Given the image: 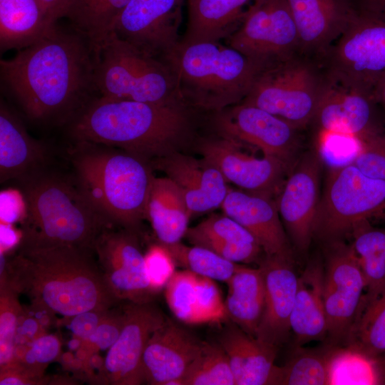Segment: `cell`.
<instances>
[{
  "instance_id": "1",
  "label": "cell",
  "mask_w": 385,
  "mask_h": 385,
  "mask_svg": "<svg viewBox=\"0 0 385 385\" xmlns=\"http://www.w3.org/2000/svg\"><path fill=\"white\" fill-rule=\"evenodd\" d=\"M95 56L87 40L57 24L11 58L1 60L3 86L36 121L69 122L94 97Z\"/></svg>"
},
{
  "instance_id": "2",
  "label": "cell",
  "mask_w": 385,
  "mask_h": 385,
  "mask_svg": "<svg viewBox=\"0 0 385 385\" xmlns=\"http://www.w3.org/2000/svg\"><path fill=\"white\" fill-rule=\"evenodd\" d=\"M16 251L12 256L0 253V282L26 294L32 304L70 317L120 303L108 288L92 250L19 244Z\"/></svg>"
},
{
  "instance_id": "3",
  "label": "cell",
  "mask_w": 385,
  "mask_h": 385,
  "mask_svg": "<svg viewBox=\"0 0 385 385\" xmlns=\"http://www.w3.org/2000/svg\"><path fill=\"white\" fill-rule=\"evenodd\" d=\"M196 112L181 99L147 103L97 96L70 121V130L76 141L156 160L192 135Z\"/></svg>"
},
{
  "instance_id": "4",
  "label": "cell",
  "mask_w": 385,
  "mask_h": 385,
  "mask_svg": "<svg viewBox=\"0 0 385 385\" xmlns=\"http://www.w3.org/2000/svg\"><path fill=\"white\" fill-rule=\"evenodd\" d=\"M26 204L20 244L68 246L93 251L95 242L111 224L78 183L41 170L21 180Z\"/></svg>"
},
{
  "instance_id": "5",
  "label": "cell",
  "mask_w": 385,
  "mask_h": 385,
  "mask_svg": "<svg viewBox=\"0 0 385 385\" xmlns=\"http://www.w3.org/2000/svg\"><path fill=\"white\" fill-rule=\"evenodd\" d=\"M111 148L76 141L72 160L77 183L111 224L136 231L145 219L154 176L148 160Z\"/></svg>"
},
{
  "instance_id": "6",
  "label": "cell",
  "mask_w": 385,
  "mask_h": 385,
  "mask_svg": "<svg viewBox=\"0 0 385 385\" xmlns=\"http://www.w3.org/2000/svg\"><path fill=\"white\" fill-rule=\"evenodd\" d=\"M164 61L182 99L212 114L241 103L259 72L243 54L220 41L180 42Z\"/></svg>"
},
{
  "instance_id": "7",
  "label": "cell",
  "mask_w": 385,
  "mask_h": 385,
  "mask_svg": "<svg viewBox=\"0 0 385 385\" xmlns=\"http://www.w3.org/2000/svg\"><path fill=\"white\" fill-rule=\"evenodd\" d=\"M98 96L147 103L183 100L166 62L119 38L113 31L95 56Z\"/></svg>"
},
{
  "instance_id": "8",
  "label": "cell",
  "mask_w": 385,
  "mask_h": 385,
  "mask_svg": "<svg viewBox=\"0 0 385 385\" xmlns=\"http://www.w3.org/2000/svg\"><path fill=\"white\" fill-rule=\"evenodd\" d=\"M328 86L319 60L298 53L260 71L240 103L263 109L300 130L311 124Z\"/></svg>"
},
{
  "instance_id": "9",
  "label": "cell",
  "mask_w": 385,
  "mask_h": 385,
  "mask_svg": "<svg viewBox=\"0 0 385 385\" xmlns=\"http://www.w3.org/2000/svg\"><path fill=\"white\" fill-rule=\"evenodd\" d=\"M385 217V180L364 174L353 163L332 168L314 222V238L340 240L359 224Z\"/></svg>"
},
{
  "instance_id": "10",
  "label": "cell",
  "mask_w": 385,
  "mask_h": 385,
  "mask_svg": "<svg viewBox=\"0 0 385 385\" xmlns=\"http://www.w3.org/2000/svg\"><path fill=\"white\" fill-rule=\"evenodd\" d=\"M319 61L330 83L373 91L385 73V17L356 12Z\"/></svg>"
},
{
  "instance_id": "11",
  "label": "cell",
  "mask_w": 385,
  "mask_h": 385,
  "mask_svg": "<svg viewBox=\"0 0 385 385\" xmlns=\"http://www.w3.org/2000/svg\"><path fill=\"white\" fill-rule=\"evenodd\" d=\"M225 40L259 71L299 53L297 29L287 0H256L240 26Z\"/></svg>"
},
{
  "instance_id": "12",
  "label": "cell",
  "mask_w": 385,
  "mask_h": 385,
  "mask_svg": "<svg viewBox=\"0 0 385 385\" xmlns=\"http://www.w3.org/2000/svg\"><path fill=\"white\" fill-rule=\"evenodd\" d=\"M323 299L329 344L346 343L354 321L365 280L351 245L342 240L324 244Z\"/></svg>"
},
{
  "instance_id": "13",
  "label": "cell",
  "mask_w": 385,
  "mask_h": 385,
  "mask_svg": "<svg viewBox=\"0 0 385 385\" xmlns=\"http://www.w3.org/2000/svg\"><path fill=\"white\" fill-rule=\"evenodd\" d=\"M109 226L97 237L93 252L103 277L120 302H153V292L146 273L135 231Z\"/></svg>"
},
{
  "instance_id": "14",
  "label": "cell",
  "mask_w": 385,
  "mask_h": 385,
  "mask_svg": "<svg viewBox=\"0 0 385 385\" xmlns=\"http://www.w3.org/2000/svg\"><path fill=\"white\" fill-rule=\"evenodd\" d=\"M124 323L115 342L104 358L96 384L139 385L145 382L143 357L152 334L166 320L153 302H125Z\"/></svg>"
},
{
  "instance_id": "15",
  "label": "cell",
  "mask_w": 385,
  "mask_h": 385,
  "mask_svg": "<svg viewBox=\"0 0 385 385\" xmlns=\"http://www.w3.org/2000/svg\"><path fill=\"white\" fill-rule=\"evenodd\" d=\"M317 149L297 159L276 200L292 247L306 254L314 238V222L319 202L322 157Z\"/></svg>"
},
{
  "instance_id": "16",
  "label": "cell",
  "mask_w": 385,
  "mask_h": 385,
  "mask_svg": "<svg viewBox=\"0 0 385 385\" xmlns=\"http://www.w3.org/2000/svg\"><path fill=\"white\" fill-rule=\"evenodd\" d=\"M184 0H129L114 32L143 52L164 61L180 42Z\"/></svg>"
},
{
  "instance_id": "17",
  "label": "cell",
  "mask_w": 385,
  "mask_h": 385,
  "mask_svg": "<svg viewBox=\"0 0 385 385\" xmlns=\"http://www.w3.org/2000/svg\"><path fill=\"white\" fill-rule=\"evenodd\" d=\"M215 130L278 158L290 168L297 158L299 139L286 120L256 106L237 104L212 114Z\"/></svg>"
},
{
  "instance_id": "18",
  "label": "cell",
  "mask_w": 385,
  "mask_h": 385,
  "mask_svg": "<svg viewBox=\"0 0 385 385\" xmlns=\"http://www.w3.org/2000/svg\"><path fill=\"white\" fill-rule=\"evenodd\" d=\"M216 131V130H215ZM217 136L204 139L200 150L203 158L215 166L227 183L246 192L272 196L283 185L291 168L281 160L257 158L242 150L244 144L216 131Z\"/></svg>"
},
{
  "instance_id": "19",
  "label": "cell",
  "mask_w": 385,
  "mask_h": 385,
  "mask_svg": "<svg viewBox=\"0 0 385 385\" xmlns=\"http://www.w3.org/2000/svg\"><path fill=\"white\" fill-rule=\"evenodd\" d=\"M311 124L319 131L341 133L359 140L385 130L384 118L373 91L329 81Z\"/></svg>"
},
{
  "instance_id": "20",
  "label": "cell",
  "mask_w": 385,
  "mask_h": 385,
  "mask_svg": "<svg viewBox=\"0 0 385 385\" xmlns=\"http://www.w3.org/2000/svg\"><path fill=\"white\" fill-rule=\"evenodd\" d=\"M265 280V305L255 337L275 346L289 334L290 317L297 291L294 260L265 255L258 263Z\"/></svg>"
},
{
  "instance_id": "21",
  "label": "cell",
  "mask_w": 385,
  "mask_h": 385,
  "mask_svg": "<svg viewBox=\"0 0 385 385\" xmlns=\"http://www.w3.org/2000/svg\"><path fill=\"white\" fill-rule=\"evenodd\" d=\"M257 240L265 255L294 260L293 248L272 196L229 189L221 205Z\"/></svg>"
},
{
  "instance_id": "22",
  "label": "cell",
  "mask_w": 385,
  "mask_h": 385,
  "mask_svg": "<svg viewBox=\"0 0 385 385\" xmlns=\"http://www.w3.org/2000/svg\"><path fill=\"white\" fill-rule=\"evenodd\" d=\"M203 342L167 319L150 336L143 357L145 382L179 385Z\"/></svg>"
},
{
  "instance_id": "23",
  "label": "cell",
  "mask_w": 385,
  "mask_h": 385,
  "mask_svg": "<svg viewBox=\"0 0 385 385\" xmlns=\"http://www.w3.org/2000/svg\"><path fill=\"white\" fill-rule=\"evenodd\" d=\"M299 53L318 59L345 30L356 11L351 0H287Z\"/></svg>"
},
{
  "instance_id": "24",
  "label": "cell",
  "mask_w": 385,
  "mask_h": 385,
  "mask_svg": "<svg viewBox=\"0 0 385 385\" xmlns=\"http://www.w3.org/2000/svg\"><path fill=\"white\" fill-rule=\"evenodd\" d=\"M153 162L180 188L191 216L221 207L229 188L219 170L205 159L172 152Z\"/></svg>"
},
{
  "instance_id": "25",
  "label": "cell",
  "mask_w": 385,
  "mask_h": 385,
  "mask_svg": "<svg viewBox=\"0 0 385 385\" xmlns=\"http://www.w3.org/2000/svg\"><path fill=\"white\" fill-rule=\"evenodd\" d=\"M165 295L173 314L185 324H219L229 318L215 280L190 270L176 271Z\"/></svg>"
},
{
  "instance_id": "26",
  "label": "cell",
  "mask_w": 385,
  "mask_h": 385,
  "mask_svg": "<svg viewBox=\"0 0 385 385\" xmlns=\"http://www.w3.org/2000/svg\"><path fill=\"white\" fill-rule=\"evenodd\" d=\"M46 147L33 138L23 122L2 100L0 104V181L21 180L41 170Z\"/></svg>"
},
{
  "instance_id": "27",
  "label": "cell",
  "mask_w": 385,
  "mask_h": 385,
  "mask_svg": "<svg viewBox=\"0 0 385 385\" xmlns=\"http://www.w3.org/2000/svg\"><path fill=\"white\" fill-rule=\"evenodd\" d=\"M219 343L227 355L235 385L271 384L277 347L250 335L235 323L220 334Z\"/></svg>"
},
{
  "instance_id": "28",
  "label": "cell",
  "mask_w": 385,
  "mask_h": 385,
  "mask_svg": "<svg viewBox=\"0 0 385 385\" xmlns=\"http://www.w3.org/2000/svg\"><path fill=\"white\" fill-rule=\"evenodd\" d=\"M324 265L319 258L310 261L298 277L297 291L290 317L295 344L302 346L327 337L323 299Z\"/></svg>"
},
{
  "instance_id": "29",
  "label": "cell",
  "mask_w": 385,
  "mask_h": 385,
  "mask_svg": "<svg viewBox=\"0 0 385 385\" xmlns=\"http://www.w3.org/2000/svg\"><path fill=\"white\" fill-rule=\"evenodd\" d=\"M256 0H188L187 28L180 42L220 41L242 24Z\"/></svg>"
},
{
  "instance_id": "30",
  "label": "cell",
  "mask_w": 385,
  "mask_h": 385,
  "mask_svg": "<svg viewBox=\"0 0 385 385\" xmlns=\"http://www.w3.org/2000/svg\"><path fill=\"white\" fill-rule=\"evenodd\" d=\"M191 217L185 197L170 178H153L145 211L147 219L161 245L180 242Z\"/></svg>"
},
{
  "instance_id": "31",
  "label": "cell",
  "mask_w": 385,
  "mask_h": 385,
  "mask_svg": "<svg viewBox=\"0 0 385 385\" xmlns=\"http://www.w3.org/2000/svg\"><path fill=\"white\" fill-rule=\"evenodd\" d=\"M228 292L225 307L228 317L243 331L255 337L265 305V280L262 270L241 265L225 282Z\"/></svg>"
},
{
  "instance_id": "32",
  "label": "cell",
  "mask_w": 385,
  "mask_h": 385,
  "mask_svg": "<svg viewBox=\"0 0 385 385\" xmlns=\"http://www.w3.org/2000/svg\"><path fill=\"white\" fill-rule=\"evenodd\" d=\"M56 24L47 19L38 0H0L1 50L24 48Z\"/></svg>"
},
{
  "instance_id": "33",
  "label": "cell",
  "mask_w": 385,
  "mask_h": 385,
  "mask_svg": "<svg viewBox=\"0 0 385 385\" xmlns=\"http://www.w3.org/2000/svg\"><path fill=\"white\" fill-rule=\"evenodd\" d=\"M129 0H71L66 18L88 42L94 56L113 32L115 22Z\"/></svg>"
},
{
  "instance_id": "34",
  "label": "cell",
  "mask_w": 385,
  "mask_h": 385,
  "mask_svg": "<svg viewBox=\"0 0 385 385\" xmlns=\"http://www.w3.org/2000/svg\"><path fill=\"white\" fill-rule=\"evenodd\" d=\"M351 245L365 280V291L359 307L374 299L385 288V229L370 225L369 221L357 225L351 232Z\"/></svg>"
},
{
  "instance_id": "35",
  "label": "cell",
  "mask_w": 385,
  "mask_h": 385,
  "mask_svg": "<svg viewBox=\"0 0 385 385\" xmlns=\"http://www.w3.org/2000/svg\"><path fill=\"white\" fill-rule=\"evenodd\" d=\"M345 344L375 360L385 352V288L359 307Z\"/></svg>"
},
{
  "instance_id": "36",
  "label": "cell",
  "mask_w": 385,
  "mask_h": 385,
  "mask_svg": "<svg viewBox=\"0 0 385 385\" xmlns=\"http://www.w3.org/2000/svg\"><path fill=\"white\" fill-rule=\"evenodd\" d=\"M335 346L329 344L319 349H306L298 346L284 365H275L271 384H329V363Z\"/></svg>"
},
{
  "instance_id": "37",
  "label": "cell",
  "mask_w": 385,
  "mask_h": 385,
  "mask_svg": "<svg viewBox=\"0 0 385 385\" xmlns=\"http://www.w3.org/2000/svg\"><path fill=\"white\" fill-rule=\"evenodd\" d=\"M179 385H235L227 355L219 342H203Z\"/></svg>"
},
{
  "instance_id": "38",
  "label": "cell",
  "mask_w": 385,
  "mask_h": 385,
  "mask_svg": "<svg viewBox=\"0 0 385 385\" xmlns=\"http://www.w3.org/2000/svg\"><path fill=\"white\" fill-rule=\"evenodd\" d=\"M382 379L376 360L346 346H336L329 363V384H378Z\"/></svg>"
},
{
  "instance_id": "39",
  "label": "cell",
  "mask_w": 385,
  "mask_h": 385,
  "mask_svg": "<svg viewBox=\"0 0 385 385\" xmlns=\"http://www.w3.org/2000/svg\"><path fill=\"white\" fill-rule=\"evenodd\" d=\"M164 246L173 255L178 267L214 280L226 282L241 266L202 247L186 246L180 242Z\"/></svg>"
},
{
  "instance_id": "40",
  "label": "cell",
  "mask_w": 385,
  "mask_h": 385,
  "mask_svg": "<svg viewBox=\"0 0 385 385\" xmlns=\"http://www.w3.org/2000/svg\"><path fill=\"white\" fill-rule=\"evenodd\" d=\"M185 237L192 245L202 247L215 243H258L244 227L225 214L212 215L188 228Z\"/></svg>"
},
{
  "instance_id": "41",
  "label": "cell",
  "mask_w": 385,
  "mask_h": 385,
  "mask_svg": "<svg viewBox=\"0 0 385 385\" xmlns=\"http://www.w3.org/2000/svg\"><path fill=\"white\" fill-rule=\"evenodd\" d=\"M19 294L9 284L0 282V368L13 361L16 329L24 309Z\"/></svg>"
},
{
  "instance_id": "42",
  "label": "cell",
  "mask_w": 385,
  "mask_h": 385,
  "mask_svg": "<svg viewBox=\"0 0 385 385\" xmlns=\"http://www.w3.org/2000/svg\"><path fill=\"white\" fill-rule=\"evenodd\" d=\"M124 323L123 305H117L107 312L95 332L86 339L83 340L78 350L86 356L98 353L109 348L118 339Z\"/></svg>"
},
{
  "instance_id": "43",
  "label": "cell",
  "mask_w": 385,
  "mask_h": 385,
  "mask_svg": "<svg viewBox=\"0 0 385 385\" xmlns=\"http://www.w3.org/2000/svg\"><path fill=\"white\" fill-rule=\"evenodd\" d=\"M61 355L60 338L54 334L47 333L29 344L11 364H19L34 371L44 373L47 366L60 359Z\"/></svg>"
},
{
  "instance_id": "44",
  "label": "cell",
  "mask_w": 385,
  "mask_h": 385,
  "mask_svg": "<svg viewBox=\"0 0 385 385\" xmlns=\"http://www.w3.org/2000/svg\"><path fill=\"white\" fill-rule=\"evenodd\" d=\"M351 163L366 175L385 180V130L360 140Z\"/></svg>"
},
{
  "instance_id": "45",
  "label": "cell",
  "mask_w": 385,
  "mask_h": 385,
  "mask_svg": "<svg viewBox=\"0 0 385 385\" xmlns=\"http://www.w3.org/2000/svg\"><path fill=\"white\" fill-rule=\"evenodd\" d=\"M144 260L148 281L156 295L165 288L176 272V263L170 251L158 242L150 246Z\"/></svg>"
},
{
  "instance_id": "46",
  "label": "cell",
  "mask_w": 385,
  "mask_h": 385,
  "mask_svg": "<svg viewBox=\"0 0 385 385\" xmlns=\"http://www.w3.org/2000/svg\"><path fill=\"white\" fill-rule=\"evenodd\" d=\"M55 384L51 378L19 364H11L0 368L1 385H42Z\"/></svg>"
},
{
  "instance_id": "47",
  "label": "cell",
  "mask_w": 385,
  "mask_h": 385,
  "mask_svg": "<svg viewBox=\"0 0 385 385\" xmlns=\"http://www.w3.org/2000/svg\"><path fill=\"white\" fill-rule=\"evenodd\" d=\"M108 311L91 310L70 317L71 319L67 321L73 337L83 340L88 339L97 329Z\"/></svg>"
},
{
  "instance_id": "48",
  "label": "cell",
  "mask_w": 385,
  "mask_h": 385,
  "mask_svg": "<svg viewBox=\"0 0 385 385\" xmlns=\"http://www.w3.org/2000/svg\"><path fill=\"white\" fill-rule=\"evenodd\" d=\"M26 204L22 193L4 191L1 193V222L13 224L26 216Z\"/></svg>"
},
{
  "instance_id": "49",
  "label": "cell",
  "mask_w": 385,
  "mask_h": 385,
  "mask_svg": "<svg viewBox=\"0 0 385 385\" xmlns=\"http://www.w3.org/2000/svg\"><path fill=\"white\" fill-rule=\"evenodd\" d=\"M47 19L53 24L66 17L71 0H38Z\"/></svg>"
},
{
  "instance_id": "50",
  "label": "cell",
  "mask_w": 385,
  "mask_h": 385,
  "mask_svg": "<svg viewBox=\"0 0 385 385\" xmlns=\"http://www.w3.org/2000/svg\"><path fill=\"white\" fill-rule=\"evenodd\" d=\"M22 234L12 226V224L1 222V252L9 253L19 246L21 241Z\"/></svg>"
},
{
  "instance_id": "51",
  "label": "cell",
  "mask_w": 385,
  "mask_h": 385,
  "mask_svg": "<svg viewBox=\"0 0 385 385\" xmlns=\"http://www.w3.org/2000/svg\"><path fill=\"white\" fill-rule=\"evenodd\" d=\"M351 1L356 12L385 17V0H351Z\"/></svg>"
},
{
  "instance_id": "52",
  "label": "cell",
  "mask_w": 385,
  "mask_h": 385,
  "mask_svg": "<svg viewBox=\"0 0 385 385\" xmlns=\"http://www.w3.org/2000/svg\"><path fill=\"white\" fill-rule=\"evenodd\" d=\"M374 98L385 115V73L380 77L373 88Z\"/></svg>"
},
{
  "instance_id": "53",
  "label": "cell",
  "mask_w": 385,
  "mask_h": 385,
  "mask_svg": "<svg viewBox=\"0 0 385 385\" xmlns=\"http://www.w3.org/2000/svg\"><path fill=\"white\" fill-rule=\"evenodd\" d=\"M376 364L379 374L385 381V352L376 359Z\"/></svg>"
}]
</instances>
